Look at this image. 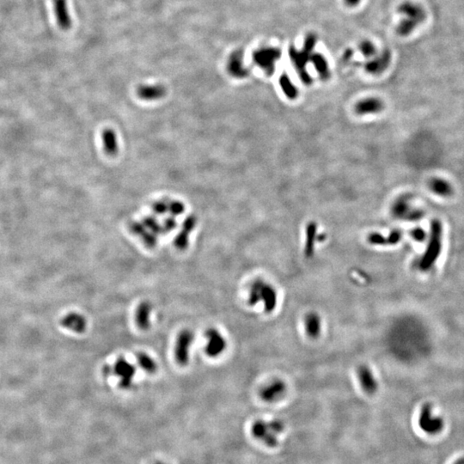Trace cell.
I'll return each instance as SVG.
<instances>
[{
  "label": "cell",
  "instance_id": "obj_1",
  "mask_svg": "<svg viewBox=\"0 0 464 464\" xmlns=\"http://www.w3.org/2000/svg\"><path fill=\"white\" fill-rule=\"evenodd\" d=\"M247 303L250 307L262 304L266 314H272L279 304V292L276 287L263 279H256L250 284Z\"/></svg>",
  "mask_w": 464,
  "mask_h": 464
},
{
  "label": "cell",
  "instance_id": "obj_2",
  "mask_svg": "<svg viewBox=\"0 0 464 464\" xmlns=\"http://www.w3.org/2000/svg\"><path fill=\"white\" fill-rule=\"evenodd\" d=\"M443 242V225L437 219L431 221L430 236L425 253L421 256L418 268L420 271L426 272L431 269L440 256Z\"/></svg>",
  "mask_w": 464,
  "mask_h": 464
},
{
  "label": "cell",
  "instance_id": "obj_3",
  "mask_svg": "<svg viewBox=\"0 0 464 464\" xmlns=\"http://www.w3.org/2000/svg\"><path fill=\"white\" fill-rule=\"evenodd\" d=\"M105 376L113 375L119 379V387L122 390H129L134 384L136 375V367L124 357L116 360L113 366H106L103 368Z\"/></svg>",
  "mask_w": 464,
  "mask_h": 464
},
{
  "label": "cell",
  "instance_id": "obj_4",
  "mask_svg": "<svg viewBox=\"0 0 464 464\" xmlns=\"http://www.w3.org/2000/svg\"><path fill=\"white\" fill-rule=\"evenodd\" d=\"M397 11L400 14L404 16V19H402L400 24L408 31H414L418 25L425 21V10L418 4L406 1L398 6Z\"/></svg>",
  "mask_w": 464,
  "mask_h": 464
},
{
  "label": "cell",
  "instance_id": "obj_5",
  "mask_svg": "<svg viewBox=\"0 0 464 464\" xmlns=\"http://www.w3.org/2000/svg\"><path fill=\"white\" fill-rule=\"evenodd\" d=\"M281 57V50L279 48H262L253 53V61L256 66L263 70L267 74L274 73L276 68V63Z\"/></svg>",
  "mask_w": 464,
  "mask_h": 464
},
{
  "label": "cell",
  "instance_id": "obj_6",
  "mask_svg": "<svg viewBox=\"0 0 464 464\" xmlns=\"http://www.w3.org/2000/svg\"><path fill=\"white\" fill-rule=\"evenodd\" d=\"M194 341V333L190 329L179 333L175 345V359L179 366H187L190 360V348Z\"/></svg>",
  "mask_w": 464,
  "mask_h": 464
},
{
  "label": "cell",
  "instance_id": "obj_7",
  "mask_svg": "<svg viewBox=\"0 0 464 464\" xmlns=\"http://www.w3.org/2000/svg\"><path fill=\"white\" fill-rule=\"evenodd\" d=\"M287 391L288 386L286 382L280 378H274L260 389L259 396L263 402L274 403L281 401Z\"/></svg>",
  "mask_w": 464,
  "mask_h": 464
},
{
  "label": "cell",
  "instance_id": "obj_8",
  "mask_svg": "<svg viewBox=\"0 0 464 464\" xmlns=\"http://www.w3.org/2000/svg\"><path fill=\"white\" fill-rule=\"evenodd\" d=\"M206 344L205 353L208 357H219L225 352L227 348V340L220 331L215 327H210L205 333Z\"/></svg>",
  "mask_w": 464,
  "mask_h": 464
},
{
  "label": "cell",
  "instance_id": "obj_9",
  "mask_svg": "<svg viewBox=\"0 0 464 464\" xmlns=\"http://www.w3.org/2000/svg\"><path fill=\"white\" fill-rule=\"evenodd\" d=\"M310 55L311 54H309L304 49L298 50L293 46H291L289 48V56L291 58L292 63L295 69L298 71L301 81L307 85L311 84L313 81L312 77H310L306 70L307 64L309 62Z\"/></svg>",
  "mask_w": 464,
  "mask_h": 464
},
{
  "label": "cell",
  "instance_id": "obj_10",
  "mask_svg": "<svg viewBox=\"0 0 464 464\" xmlns=\"http://www.w3.org/2000/svg\"><path fill=\"white\" fill-rule=\"evenodd\" d=\"M419 425L423 431L430 435L438 434L443 429V420L432 414L431 406L425 405L420 411Z\"/></svg>",
  "mask_w": 464,
  "mask_h": 464
},
{
  "label": "cell",
  "instance_id": "obj_11",
  "mask_svg": "<svg viewBox=\"0 0 464 464\" xmlns=\"http://www.w3.org/2000/svg\"><path fill=\"white\" fill-rule=\"evenodd\" d=\"M357 379L364 393L373 396L378 392L379 383L373 370L367 365H361L357 369Z\"/></svg>",
  "mask_w": 464,
  "mask_h": 464
},
{
  "label": "cell",
  "instance_id": "obj_12",
  "mask_svg": "<svg viewBox=\"0 0 464 464\" xmlns=\"http://www.w3.org/2000/svg\"><path fill=\"white\" fill-rule=\"evenodd\" d=\"M304 333L309 339L315 340L321 337L323 329L322 318L318 313L309 311L304 317Z\"/></svg>",
  "mask_w": 464,
  "mask_h": 464
},
{
  "label": "cell",
  "instance_id": "obj_13",
  "mask_svg": "<svg viewBox=\"0 0 464 464\" xmlns=\"http://www.w3.org/2000/svg\"><path fill=\"white\" fill-rule=\"evenodd\" d=\"M391 61V53L390 50L385 49L379 55L372 57V59L365 65V69L371 74H380L384 72Z\"/></svg>",
  "mask_w": 464,
  "mask_h": 464
},
{
  "label": "cell",
  "instance_id": "obj_14",
  "mask_svg": "<svg viewBox=\"0 0 464 464\" xmlns=\"http://www.w3.org/2000/svg\"><path fill=\"white\" fill-rule=\"evenodd\" d=\"M392 211L396 217L411 221L418 220L423 216L422 211L411 209L408 200L405 199L396 200L393 205Z\"/></svg>",
  "mask_w": 464,
  "mask_h": 464
},
{
  "label": "cell",
  "instance_id": "obj_15",
  "mask_svg": "<svg viewBox=\"0 0 464 464\" xmlns=\"http://www.w3.org/2000/svg\"><path fill=\"white\" fill-rule=\"evenodd\" d=\"M152 313V304L149 301H143L138 305L135 310V323L141 330H148L152 321L151 315Z\"/></svg>",
  "mask_w": 464,
  "mask_h": 464
},
{
  "label": "cell",
  "instance_id": "obj_16",
  "mask_svg": "<svg viewBox=\"0 0 464 464\" xmlns=\"http://www.w3.org/2000/svg\"><path fill=\"white\" fill-rule=\"evenodd\" d=\"M60 324L75 333H83L86 330L87 320L83 315L78 313H69L61 319Z\"/></svg>",
  "mask_w": 464,
  "mask_h": 464
},
{
  "label": "cell",
  "instance_id": "obj_17",
  "mask_svg": "<svg viewBox=\"0 0 464 464\" xmlns=\"http://www.w3.org/2000/svg\"><path fill=\"white\" fill-rule=\"evenodd\" d=\"M54 13L57 23L62 30H68L72 27V19L69 14L66 0H53Z\"/></svg>",
  "mask_w": 464,
  "mask_h": 464
},
{
  "label": "cell",
  "instance_id": "obj_18",
  "mask_svg": "<svg viewBox=\"0 0 464 464\" xmlns=\"http://www.w3.org/2000/svg\"><path fill=\"white\" fill-rule=\"evenodd\" d=\"M383 108H384V103L380 99L371 97V98L363 99L357 102V104L355 105V107H354V110L358 114L364 115V114H370V113H379L383 110Z\"/></svg>",
  "mask_w": 464,
  "mask_h": 464
},
{
  "label": "cell",
  "instance_id": "obj_19",
  "mask_svg": "<svg viewBox=\"0 0 464 464\" xmlns=\"http://www.w3.org/2000/svg\"><path fill=\"white\" fill-rule=\"evenodd\" d=\"M402 239V232L400 230H393L390 235L385 238L380 233H372L368 236V243L377 246H386V245H395L398 244Z\"/></svg>",
  "mask_w": 464,
  "mask_h": 464
},
{
  "label": "cell",
  "instance_id": "obj_20",
  "mask_svg": "<svg viewBox=\"0 0 464 464\" xmlns=\"http://www.w3.org/2000/svg\"><path fill=\"white\" fill-rule=\"evenodd\" d=\"M228 70L230 74L236 77H247L249 74L247 68L244 66V55L240 51H237L231 54L228 64Z\"/></svg>",
  "mask_w": 464,
  "mask_h": 464
},
{
  "label": "cell",
  "instance_id": "obj_21",
  "mask_svg": "<svg viewBox=\"0 0 464 464\" xmlns=\"http://www.w3.org/2000/svg\"><path fill=\"white\" fill-rule=\"evenodd\" d=\"M318 241L317 225L314 222L308 223L306 228V239L304 246V255L307 258H311L315 253V243Z\"/></svg>",
  "mask_w": 464,
  "mask_h": 464
},
{
  "label": "cell",
  "instance_id": "obj_22",
  "mask_svg": "<svg viewBox=\"0 0 464 464\" xmlns=\"http://www.w3.org/2000/svg\"><path fill=\"white\" fill-rule=\"evenodd\" d=\"M309 61L312 63L315 71L318 72L319 76L321 77V79L326 80L330 77V71H329L328 64H327L324 55H322L320 53H312L310 55Z\"/></svg>",
  "mask_w": 464,
  "mask_h": 464
},
{
  "label": "cell",
  "instance_id": "obj_23",
  "mask_svg": "<svg viewBox=\"0 0 464 464\" xmlns=\"http://www.w3.org/2000/svg\"><path fill=\"white\" fill-rule=\"evenodd\" d=\"M136 360H137L138 366H140V368L147 374L153 375L158 372V363L149 354L144 353V352H140L136 356Z\"/></svg>",
  "mask_w": 464,
  "mask_h": 464
},
{
  "label": "cell",
  "instance_id": "obj_24",
  "mask_svg": "<svg viewBox=\"0 0 464 464\" xmlns=\"http://www.w3.org/2000/svg\"><path fill=\"white\" fill-rule=\"evenodd\" d=\"M429 187L433 193L439 196H449L453 192L451 185L449 184L446 180L442 178L431 179V182L429 183Z\"/></svg>",
  "mask_w": 464,
  "mask_h": 464
},
{
  "label": "cell",
  "instance_id": "obj_25",
  "mask_svg": "<svg viewBox=\"0 0 464 464\" xmlns=\"http://www.w3.org/2000/svg\"><path fill=\"white\" fill-rule=\"evenodd\" d=\"M280 86L282 89L283 93L286 95L287 98L290 100H294L298 97V90L295 86L291 78L286 73H283L279 79Z\"/></svg>",
  "mask_w": 464,
  "mask_h": 464
},
{
  "label": "cell",
  "instance_id": "obj_26",
  "mask_svg": "<svg viewBox=\"0 0 464 464\" xmlns=\"http://www.w3.org/2000/svg\"><path fill=\"white\" fill-rule=\"evenodd\" d=\"M359 50L364 57L367 59L372 58L377 54V48L373 42L369 40H364L359 45Z\"/></svg>",
  "mask_w": 464,
  "mask_h": 464
},
{
  "label": "cell",
  "instance_id": "obj_27",
  "mask_svg": "<svg viewBox=\"0 0 464 464\" xmlns=\"http://www.w3.org/2000/svg\"><path fill=\"white\" fill-rule=\"evenodd\" d=\"M317 42V36L314 33H309L304 39V48L303 49L309 54H312L314 48Z\"/></svg>",
  "mask_w": 464,
  "mask_h": 464
},
{
  "label": "cell",
  "instance_id": "obj_28",
  "mask_svg": "<svg viewBox=\"0 0 464 464\" xmlns=\"http://www.w3.org/2000/svg\"><path fill=\"white\" fill-rule=\"evenodd\" d=\"M163 93V89L160 87L158 86H149L143 87L140 89V94L146 97H154L157 95H160Z\"/></svg>",
  "mask_w": 464,
  "mask_h": 464
},
{
  "label": "cell",
  "instance_id": "obj_29",
  "mask_svg": "<svg viewBox=\"0 0 464 464\" xmlns=\"http://www.w3.org/2000/svg\"><path fill=\"white\" fill-rule=\"evenodd\" d=\"M411 235L413 237L414 240H416L417 242H424L426 238V234H425V230L421 229V228H416L414 229Z\"/></svg>",
  "mask_w": 464,
  "mask_h": 464
},
{
  "label": "cell",
  "instance_id": "obj_30",
  "mask_svg": "<svg viewBox=\"0 0 464 464\" xmlns=\"http://www.w3.org/2000/svg\"><path fill=\"white\" fill-rule=\"evenodd\" d=\"M353 55H354V50L351 49V48H347V49L344 52V54H343V61H345H345L351 60L352 58H353Z\"/></svg>",
  "mask_w": 464,
  "mask_h": 464
},
{
  "label": "cell",
  "instance_id": "obj_31",
  "mask_svg": "<svg viewBox=\"0 0 464 464\" xmlns=\"http://www.w3.org/2000/svg\"><path fill=\"white\" fill-rule=\"evenodd\" d=\"M344 1H345V4L346 6L354 7V6H358L361 0H344Z\"/></svg>",
  "mask_w": 464,
  "mask_h": 464
},
{
  "label": "cell",
  "instance_id": "obj_32",
  "mask_svg": "<svg viewBox=\"0 0 464 464\" xmlns=\"http://www.w3.org/2000/svg\"><path fill=\"white\" fill-rule=\"evenodd\" d=\"M454 464H464V458L460 459L458 461H455Z\"/></svg>",
  "mask_w": 464,
  "mask_h": 464
}]
</instances>
